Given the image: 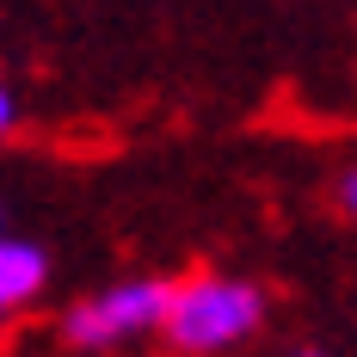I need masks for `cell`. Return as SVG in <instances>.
Returning <instances> with one entry per match:
<instances>
[{"instance_id": "6da1fadb", "label": "cell", "mask_w": 357, "mask_h": 357, "mask_svg": "<svg viewBox=\"0 0 357 357\" xmlns=\"http://www.w3.org/2000/svg\"><path fill=\"white\" fill-rule=\"evenodd\" d=\"M259 326H265V289L247 284V278L204 271V278L173 284L160 333H167V345L178 357H222L234 345H247Z\"/></svg>"}, {"instance_id": "7a4b0ae2", "label": "cell", "mask_w": 357, "mask_h": 357, "mask_svg": "<svg viewBox=\"0 0 357 357\" xmlns=\"http://www.w3.org/2000/svg\"><path fill=\"white\" fill-rule=\"evenodd\" d=\"M167 302H173V284L167 278H123V284L74 302L68 314H62V339L80 357L111 351V345H123L136 333H154V326L167 321Z\"/></svg>"}, {"instance_id": "3957f363", "label": "cell", "mask_w": 357, "mask_h": 357, "mask_svg": "<svg viewBox=\"0 0 357 357\" xmlns=\"http://www.w3.org/2000/svg\"><path fill=\"white\" fill-rule=\"evenodd\" d=\"M50 284V252L37 241H19V234H0V308H25L37 302Z\"/></svg>"}, {"instance_id": "277c9868", "label": "cell", "mask_w": 357, "mask_h": 357, "mask_svg": "<svg viewBox=\"0 0 357 357\" xmlns=\"http://www.w3.org/2000/svg\"><path fill=\"white\" fill-rule=\"evenodd\" d=\"M19 130V99H13V86H0V142Z\"/></svg>"}, {"instance_id": "5b68a950", "label": "cell", "mask_w": 357, "mask_h": 357, "mask_svg": "<svg viewBox=\"0 0 357 357\" xmlns=\"http://www.w3.org/2000/svg\"><path fill=\"white\" fill-rule=\"evenodd\" d=\"M339 210L357 222V167H345V173H339Z\"/></svg>"}, {"instance_id": "8992f818", "label": "cell", "mask_w": 357, "mask_h": 357, "mask_svg": "<svg viewBox=\"0 0 357 357\" xmlns=\"http://www.w3.org/2000/svg\"><path fill=\"white\" fill-rule=\"evenodd\" d=\"M296 357H326V351H296Z\"/></svg>"}, {"instance_id": "52a82bcc", "label": "cell", "mask_w": 357, "mask_h": 357, "mask_svg": "<svg viewBox=\"0 0 357 357\" xmlns=\"http://www.w3.org/2000/svg\"><path fill=\"white\" fill-rule=\"evenodd\" d=\"M0 321H6V308H0Z\"/></svg>"}, {"instance_id": "ba28073f", "label": "cell", "mask_w": 357, "mask_h": 357, "mask_svg": "<svg viewBox=\"0 0 357 357\" xmlns=\"http://www.w3.org/2000/svg\"><path fill=\"white\" fill-rule=\"evenodd\" d=\"M0 215H6V210H0ZM0 234H6V228H0Z\"/></svg>"}]
</instances>
